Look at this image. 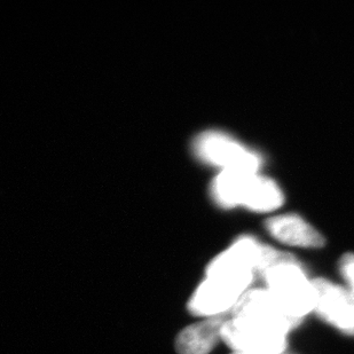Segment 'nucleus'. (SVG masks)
Segmentation results:
<instances>
[{"instance_id": "obj_3", "label": "nucleus", "mask_w": 354, "mask_h": 354, "mask_svg": "<svg viewBox=\"0 0 354 354\" xmlns=\"http://www.w3.org/2000/svg\"><path fill=\"white\" fill-rule=\"evenodd\" d=\"M221 337L235 352L280 354L287 348V334L243 319H227Z\"/></svg>"}, {"instance_id": "obj_10", "label": "nucleus", "mask_w": 354, "mask_h": 354, "mask_svg": "<svg viewBox=\"0 0 354 354\" xmlns=\"http://www.w3.org/2000/svg\"><path fill=\"white\" fill-rule=\"evenodd\" d=\"M254 272L240 254L231 247L211 261L207 277H217L247 291L254 280Z\"/></svg>"}, {"instance_id": "obj_6", "label": "nucleus", "mask_w": 354, "mask_h": 354, "mask_svg": "<svg viewBox=\"0 0 354 354\" xmlns=\"http://www.w3.org/2000/svg\"><path fill=\"white\" fill-rule=\"evenodd\" d=\"M244 292L243 289L230 282L217 277H207L188 301V310L196 317L226 315L232 311Z\"/></svg>"}, {"instance_id": "obj_2", "label": "nucleus", "mask_w": 354, "mask_h": 354, "mask_svg": "<svg viewBox=\"0 0 354 354\" xmlns=\"http://www.w3.org/2000/svg\"><path fill=\"white\" fill-rule=\"evenodd\" d=\"M195 155L205 163L221 167V171H241L257 174L261 160L228 134L207 131L195 139Z\"/></svg>"}, {"instance_id": "obj_1", "label": "nucleus", "mask_w": 354, "mask_h": 354, "mask_svg": "<svg viewBox=\"0 0 354 354\" xmlns=\"http://www.w3.org/2000/svg\"><path fill=\"white\" fill-rule=\"evenodd\" d=\"M268 290L292 317L301 319L315 311L317 294L297 259L291 256L263 274Z\"/></svg>"}, {"instance_id": "obj_8", "label": "nucleus", "mask_w": 354, "mask_h": 354, "mask_svg": "<svg viewBox=\"0 0 354 354\" xmlns=\"http://www.w3.org/2000/svg\"><path fill=\"white\" fill-rule=\"evenodd\" d=\"M227 320L226 315L207 317L192 324L178 335L176 350L179 354H209L221 339V328Z\"/></svg>"}, {"instance_id": "obj_7", "label": "nucleus", "mask_w": 354, "mask_h": 354, "mask_svg": "<svg viewBox=\"0 0 354 354\" xmlns=\"http://www.w3.org/2000/svg\"><path fill=\"white\" fill-rule=\"evenodd\" d=\"M265 226L272 236L287 245L319 248L324 244V237L297 214H281L270 218Z\"/></svg>"}, {"instance_id": "obj_12", "label": "nucleus", "mask_w": 354, "mask_h": 354, "mask_svg": "<svg viewBox=\"0 0 354 354\" xmlns=\"http://www.w3.org/2000/svg\"><path fill=\"white\" fill-rule=\"evenodd\" d=\"M232 354H261V353H247V352H234Z\"/></svg>"}, {"instance_id": "obj_5", "label": "nucleus", "mask_w": 354, "mask_h": 354, "mask_svg": "<svg viewBox=\"0 0 354 354\" xmlns=\"http://www.w3.org/2000/svg\"><path fill=\"white\" fill-rule=\"evenodd\" d=\"M312 284L317 294L315 313L344 334L354 336V296L351 291L324 279H315Z\"/></svg>"}, {"instance_id": "obj_4", "label": "nucleus", "mask_w": 354, "mask_h": 354, "mask_svg": "<svg viewBox=\"0 0 354 354\" xmlns=\"http://www.w3.org/2000/svg\"><path fill=\"white\" fill-rule=\"evenodd\" d=\"M232 317L263 324L288 334L301 324V319L289 315L268 289L248 290L232 308Z\"/></svg>"}, {"instance_id": "obj_11", "label": "nucleus", "mask_w": 354, "mask_h": 354, "mask_svg": "<svg viewBox=\"0 0 354 354\" xmlns=\"http://www.w3.org/2000/svg\"><path fill=\"white\" fill-rule=\"evenodd\" d=\"M339 271L348 284V290L354 296V254H346L339 261Z\"/></svg>"}, {"instance_id": "obj_9", "label": "nucleus", "mask_w": 354, "mask_h": 354, "mask_svg": "<svg viewBox=\"0 0 354 354\" xmlns=\"http://www.w3.org/2000/svg\"><path fill=\"white\" fill-rule=\"evenodd\" d=\"M282 203L283 195L274 181L258 174L248 177L240 205L256 212H268L280 207Z\"/></svg>"}]
</instances>
